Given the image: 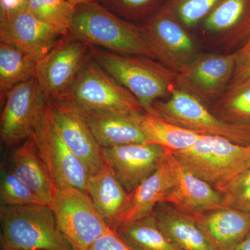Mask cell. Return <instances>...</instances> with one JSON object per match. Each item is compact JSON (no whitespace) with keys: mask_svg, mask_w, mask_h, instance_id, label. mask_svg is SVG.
<instances>
[{"mask_svg":"<svg viewBox=\"0 0 250 250\" xmlns=\"http://www.w3.org/2000/svg\"><path fill=\"white\" fill-rule=\"evenodd\" d=\"M90 54L105 71L136 97L148 114L152 113L154 102L170 96L179 88V74L156 59L116 53L92 46Z\"/></svg>","mask_w":250,"mask_h":250,"instance_id":"obj_1","label":"cell"},{"mask_svg":"<svg viewBox=\"0 0 250 250\" xmlns=\"http://www.w3.org/2000/svg\"><path fill=\"white\" fill-rule=\"evenodd\" d=\"M68 36L110 52L155 59L141 26L123 19L98 1L77 5Z\"/></svg>","mask_w":250,"mask_h":250,"instance_id":"obj_2","label":"cell"},{"mask_svg":"<svg viewBox=\"0 0 250 250\" xmlns=\"http://www.w3.org/2000/svg\"><path fill=\"white\" fill-rule=\"evenodd\" d=\"M1 250H75L50 206H0Z\"/></svg>","mask_w":250,"mask_h":250,"instance_id":"obj_3","label":"cell"},{"mask_svg":"<svg viewBox=\"0 0 250 250\" xmlns=\"http://www.w3.org/2000/svg\"><path fill=\"white\" fill-rule=\"evenodd\" d=\"M84 114L139 116L146 113L139 100L92 57L68 93L60 100Z\"/></svg>","mask_w":250,"mask_h":250,"instance_id":"obj_4","label":"cell"},{"mask_svg":"<svg viewBox=\"0 0 250 250\" xmlns=\"http://www.w3.org/2000/svg\"><path fill=\"white\" fill-rule=\"evenodd\" d=\"M172 152L187 170L215 189L249 168L250 145L222 136L202 134L191 147Z\"/></svg>","mask_w":250,"mask_h":250,"instance_id":"obj_5","label":"cell"},{"mask_svg":"<svg viewBox=\"0 0 250 250\" xmlns=\"http://www.w3.org/2000/svg\"><path fill=\"white\" fill-rule=\"evenodd\" d=\"M151 115L203 134L222 136L243 146L250 145V127L222 119L210 112L196 95L183 88L174 89L166 101L154 102Z\"/></svg>","mask_w":250,"mask_h":250,"instance_id":"obj_6","label":"cell"},{"mask_svg":"<svg viewBox=\"0 0 250 250\" xmlns=\"http://www.w3.org/2000/svg\"><path fill=\"white\" fill-rule=\"evenodd\" d=\"M31 137L56 190L73 187L87 192L89 172L59 134L47 100Z\"/></svg>","mask_w":250,"mask_h":250,"instance_id":"obj_7","label":"cell"},{"mask_svg":"<svg viewBox=\"0 0 250 250\" xmlns=\"http://www.w3.org/2000/svg\"><path fill=\"white\" fill-rule=\"evenodd\" d=\"M61 231L75 250H88L110 228L87 192L68 187L56 190L50 206Z\"/></svg>","mask_w":250,"mask_h":250,"instance_id":"obj_8","label":"cell"},{"mask_svg":"<svg viewBox=\"0 0 250 250\" xmlns=\"http://www.w3.org/2000/svg\"><path fill=\"white\" fill-rule=\"evenodd\" d=\"M170 6H163L141 25L156 60L180 74L197 57L195 42L177 21Z\"/></svg>","mask_w":250,"mask_h":250,"instance_id":"obj_9","label":"cell"},{"mask_svg":"<svg viewBox=\"0 0 250 250\" xmlns=\"http://www.w3.org/2000/svg\"><path fill=\"white\" fill-rule=\"evenodd\" d=\"M90 47L68 35L36 65L35 77L46 100L63 98L91 57Z\"/></svg>","mask_w":250,"mask_h":250,"instance_id":"obj_10","label":"cell"},{"mask_svg":"<svg viewBox=\"0 0 250 250\" xmlns=\"http://www.w3.org/2000/svg\"><path fill=\"white\" fill-rule=\"evenodd\" d=\"M46 102L35 78L10 90L0 118L1 142L6 149H14L31 138Z\"/></svg>","mask_w":250,"mask_h":250,"instance_id":"obj_11","label":"cell"},{"mask_svg":"<svg viewBox=\"0 0 250 250\" xmlns=\"http://www.w3.org/2000/svg\"><path fill=\"white\" fill-rule=\"evenodd\" d=\"M54 125L70 151L90 174L106 165L83 113L63 100H47Z\"/></svg>","mask_w":250,"mask_h":250,"instance_id":"obj_12","label":"cell"},{"mask_svg":"<svg viewBox=\"0 0 250 250\" xmlns=\"http://www.w3.org/2000/svg\"><path fill=\"white\" fill-rule=\"evenodd\" d=\"M106 165L128 193L132 192L166 160V149L151 143L102 148Z\"/></svg>","mask_w":250,"mask_h":250,"instance_id":"obj_13","label":"cell"},{"mask_svg":"<svg viewBox=\"0 0 250 250\" xmlns=\"http://www.w3.org/2000/svg\"><path fill=\"white\" fill-rule=\"evenodd\" d=\"M166 156L173 177V187L164 202L194 217L228 207L218 190L187 170L173 153L166 149Z\"/></svg>","mask_w":250,"mask_h":250,"instance_id":"obj_14","label":"cell"},{"mask_svg":"<svg viewBox=\"0 0 250 250\" xmlns=\"http://www.w3.org/2000/svg\"><path fill=\"white\" fill-rule=\"evenodd\" d=\"M62 37L28 10L0 20V42L16 46L36 62L42 60Z\"/></svg>","mask_w":250,"mask_h":250,"instance_id":"obj_15","label":"cell"},{"mask_svg":"<svg viewBox=\"0 0 250 250\" xmlns=\"http://www.w3.org/2000/svg\"><path fill=\"white\" fill-rule=\"evenodd\" d=\"M235 53L228 55L197 56L179 74V88L202 100H209L223 93L232 79Z\"/></svg>","mask_w":250,"mask_h":250,"instance_id":"obj_16","label":"cell"},{"mask_svg":"<svg viewBox=\"0 0 250 250\" xmlns=\"http://www.w3.org/2000/svg\"><path fill=\"white\" fill-rule=\"evenodd\" d=\"M214 250H231L250 232V213L225 207L195 217Z\"/></svg>","mask_w":250,"mask_h":250,"instance_id":"obj_17","label":"cell"},{"mask_svg":"<svg viewBox=\"0 0 250 250\" xmlns=\"http://www.w3.org/2000/svg\"><path fill=\"white\" fill-rule=\"evenodd\" d=\"M172 187L173 177L166 156V160L160 167L130 192L127 202L113 229L119 225L152 214L156 206L165 202Z\"/></svg>","mask_w":250,"mask_h":250,"instance_id":"obj_18","label":"cell"},{"mask_svg":"<svg viewBox=\"0 0 250 250\" xmlns=\"http://www.w3.org/2000/svg\"><path fill=\"white\" fill-rule=\"evenodd\" d=\"M153 214L161 231L179 250H214L192 215L166 202L156 205Z\"/></svg>","mask_w":250,"mask_h":250,"instance_id":"obj_19","label":"cell"},{"mask_svg":"<svg viewBox=\"0 0 250 250\" xmlns=\"http://www.w3.org/2000/svg\"><path fill=\"white\" fill-rule=\"evenodd\" d=\"M11 156L10 167L42 203L51 206L56 189L38 154L34 139L29 138L15 147Z\"/></svg>","mask_w":250,"mask_h":250,"instance_id":"obj_20","label":"cell"},{"mask_svg":"<svg viewBox=\"0 0 250 250\" xmlns=\"http://www.w3.org/2000/svg\"><path fill=\"white\" fill-rule=\"evenodd\" d=\"M83 115L92 134L101 148L146 143L141 125L144 114L139 116Z\"/></svg>","mask_w":250,"mask_h":250,"instance_id":"obj_21","label":"cell"},{"mask_svg":"<svg viewBox=\"0 0 250 250\" xmlns=\"http://www.w3.org/2000/svg\"><path fill=\"white\" fill-rule=\"evenodd\" d=\"M86 190L97 209L113 229L127 202L129 193L107 165L97 173L90 174Z\"/></svg>","mask_w":250,"mask_h":250,"instance_id":"obj_22","label":"cell"},{"mask_svg":"<svg viewBox=\"0 0 250 250\" xmlns=\"http://www.w3.org/2000/svg\"><path fill=\"white\" fill-rule=\"evenodd\" d=\"M141 125L146 143L158 145L171 152L184 150L191 147L203 134L148 113L143 115Z\"/></svg>","mask_w":250,"mask_h":250,"instance_id":"obj_23","label":"cell"},{"mask_svg":"<svg viewBox=\"0 0 250 250\" xmlns=\"http://www.w3.org/2000/svg\"><path fill=\"white\" fill-rule=\"evenodd\" d=\"M37 62L11 44L0 42V101L4 103L10 90L34 78Z\"/></svg>","mask_w":250,"mask_h":250,"instance_id":"obj_24","label":"cell"},{"mask_svg":"<svg viewBox=\"0 0 250 250\" xmlns=\"http://www.w3.org/2000/svg\"><path fill=\"white\" fill-rule=\"evenodd\" d=\"M113 231L134 250H180L161 231L153 213Z\"/></svg>","mask_w":250,"mask_h":250,"instance_id":"obj_25","label":"cell"},{"mask_svg":"<svg viewBox=\"0 0 250 250\" xmlns=\"http://www.w3.org/2000/svg\"><path fill=\"white\" fill-rule=\"evenodd\" d=\"M215 111L228 123L250 127V79L230 83L217 102Z\"/></svg>","mask_w":250,"mask_h":250,"instance_id":"obj_26","label":"cell"},{"mask_svg":"<svg viewBox=\"0 0 250 250\" xmlns=\"http://www.w3.org/2000/svg\"><path fill=\"white\" fill-rule=\"evenodd\" d=\"M250 0H221L206 17L205 27L213 32L241 27L250 31Z\"/></svg>","mask_w":250,"mask_h":250,"instance_id":"obj_27","label":"cell"},{"mask_svg":"<svg viewBox=\"0 0 250 250\" xmlns=\"http://www.w3.org/2000/svg\"><path fill=\"white\" fill-rule=\"evenodd\" d=\"M27 10L62 36L68 35L76 6L66 0H28Z\"/></svg>","mask_w":250,"mask_h":250,"instance_id":"obj_28","label":"cell"},{"mask_svg":"<svg viewBox=\"0 0 250 250\" xmlns=\"http://www.w3.org/2000/svg\"><path fill=\"white\" fill-rule=\"evenodd\" d=\"M0 202L1 206L43 204L10 166L4 164L1 167Z\"/></svg>","mask_w":250,"mask_h":250,"instance_id":"obj_29","label":"cell"},{"mask_svg":"<svg viewBox=\"0 0 250 250\" xmlns=\"http://www.w3.org/2000/svg\"><path fill=\"white\" fill-rule=\"evenodd\" d=\"M216 190L222 194L228 207L250 213V168L242 171Z\"/></svg>","mask_w":250,"mask_h":250,"instance_id":"obj_30","label":"cell"},{"mask_svg":"<svg viewBox=\"0 0 250 250\" xmlns=\"http://www.w3.org/2000/svg\"><path fill=\"white\" fill-rule=\"evenodd\" d=\"M113 14L123 19L145 20V22L156 12L159 0H99Z\"/></svg>","mask_w":250,"mask_h":250,"instance_id":"obj_31","label":"cell"},{"mask_svg":"<svg viewBox=\"0 0 250 250\" xmlns=\"http://www.w3.org/2000/svg\"><path fill=\"white\" fill-rule=\"evenodd\" d=\"M221 0H170L176 16L187 27H192L207 17Z\"/></svg>","mask_w":250,"mask_h":250,"instance_id":"obj_32","label":"cell"},{"mask_svg":"<svg viewBox=\"0 0 250 250\" xmlns=\"http://www.w3.org/2000/svg\"><path fill=\"white\" fill-rule=\"evenodd\" d=\"M236 62L231 82L250 79V34L248 40L235 53Z\"/></svg>","mask_w":250,"mask_h":250,"instance_id":"obj_33","label":"cell"},{"mask_svg":"<svg viewBox=\"0 0 250 250\" xmlns=\"http://www.w3.org/2000/svg\"><path fill=\"white\" fill-rule=\"evenodd\" d=\"M88 250H134L110 228L92 245Z\"/></svg>","mask_w":250,"mask_h":250,"instance_id":"obj_34","label":"cell"},{"mask_svg":"<svg viewBox=\"0 0 250 250\" xmlns=\"http://www.w3.org/2000/svg\"><path fill=\"white\" fill-rule=\"evenodd\" d=\"M27 5L28 0H0V20L25 11Z\"/></svg>","mask_w":250,"mask_h":250,"instance_id":"obj_35","label":"cell"},{"mask_svg":"<svg viewBox=\"0 0 250 250\" xmlns=\"http://www.w3.org/2000/svg\"><path fill=\"white\" fill-rule=\"evenodd\" d=\"M231 250H250V232Z\"/></svg>","mask_w":250,"mask_h":250,"instance_id":"obj_36","label":"cell"},{"mask_svg":"<svg viewBox=\"0 0 250 250\" xmlns=\"http://www.w3.org/2000/svg\"><path fill=\"white\" fill-rule=\"evenodd\" d=\"M71 4L77 6V5L81 4H85V3L93 2V1H98L99 0H66Z\"/></svg>","mask_w":250,"mask_h":250,"instance_id":"obj_37","label":"cell"},{"mask_svg":"<svg viewBox=\"0 0 250 250\" xmlns=\"http://www.w3.org/2000/svg\"><path fill=\"white\" fill-rule=\"evenodd\" d=\"M249 168H250V161H249Z\"/></svg>","mask_w":250,"mask_h":250,"instance_id":"obj_38","label":"cell"},{"mask_svg":"<svg viewBox=\"0 0 250 250\" xmlns=\"http://www.w3.org/2000/svg\"></svg>","mask_w":250,"mask_h":250,"instance_id":"obj_39","label":"cell"}]
</instances>
